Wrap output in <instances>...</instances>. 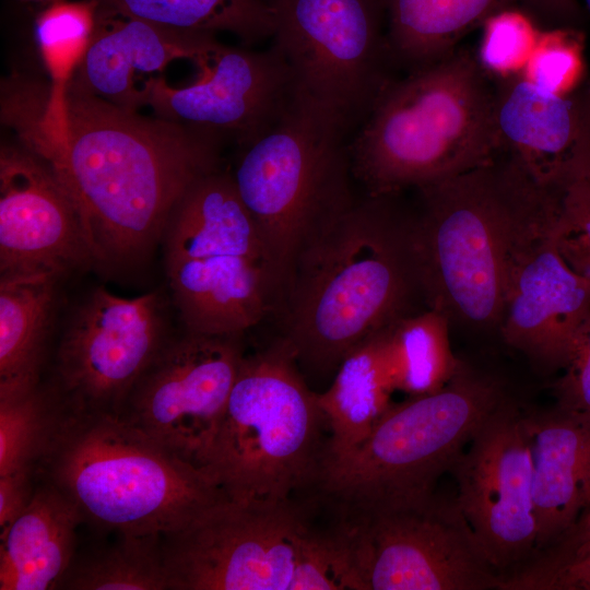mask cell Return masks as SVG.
Returning <instances> with one entry per match:
<instances>
[{"label": "cell", "instance_id": "1", "mask_svg": "<svg viewBox=\"0 0 590 590\" xmlns=\"http://www.w3.org/2000/svg\"><path fill=\"white\" fill-rule=\"evenodd\" d=\"M33 92L22 96L32 123L17 129L74 200L92 263L144 260L189 187L217 168V139L68 85L46 99Z\"/></svg>", "mask_w": 590, "mask_h": 590}, {"label": "cell", "instance_id": "2", "mask_svg": "<svg viewBox=\"0 0 590 590\" xmlns=\"http://www.w3.org/2000/svg\"><path fill=\"white\" fill-rule=\"evenodd\" d=\"M396 196L354 198L299 248L278 314L299 368L324 377L421 295L411 214Z\"/></svg>", "mask_w": 590, "mask_h": 590}, {"label": "cell", "instance_id": "3", "mask_svg": "<svg viewBox=\"0 0 590 590\" xmlns=\"http://www.w3.org/2000/svg\"><path fill=\"white\" fill-rule=\"evenodd\" d=\"M417 191L411 243L427 307L470 327L499 326L515 267L555 220L556 194L500 150Z\"/></svg>", "mask_w": 590, "mask_h": 590}, {"label": "cell", "instance_id": "4", "mask_svg": "<svg viewBox=\"0 0 590 590\" xmlns=\"http://www.w3.org/2000/svg\"><path fill=\"white\" fill-rule=\"evenodd\" d=\"M496 82L458 47L394 80L350 144L351 167L370 196L416 190L474 168L498 152Z\"/></svg>", "mask_w": 590, "mask_h": 590}, {"label": "cell", "instance_id": "5", "mask_svg": "<svg viewBox=\"0 0 590 590\" xmlns=\"http://www.w3.org/2000/svg\"><path fill=\"white\" fill-rule=\"evenodd\" d=\"M36 472L84 520L121 534L165 535L228 499L204 470L120 415L63 404Z\"/></svg>", "mask_w": 590, "mask_h": 590}, {"label": "cell", "instance_id": "6", "mask_svg": "<svg viewBox=\"0 0 590 590\" xmlns=\"http://www.w3.org/2000/svg\"><path fill=\"white\" fill-rule=\"evenodd\" d=\"M318 394L281 335L245 353L202 464L228 499L287 500L316 489L330 439Z\"/></svg>", "mask_w": 590, "mask_h": 590}, {"label": "cell", "instance_id": "7", "mask_svg": "<svg viewBox=\"0 0 590 590\" xmlns=\"http://www.w3.org/2000/svg\"><path fill=\"white\" fill-rule=\"evenodd\" d=\"M507 397L496 379L462 365L442 389L391 403L362 442L324 462L316 492L349 515L425 507Z\"/></svg>", "mask_w": 590, "mask_h": 590}, {"label": "cell", "instance_id": "8", "mask_svg": "<svg viewBox=\"0 0 590 590\" xmlns=\"http://www.w3.org/2000/svg\"><path fill=\"white\" fill-rule=\"evenodd\" d=\"M166 280L185 330L239 334L279 311L282 284L231 174L197 179L162 238Z\"/></svg>", "mask_w": 590, "mask_h": 590}, {"label": "cell", "instance_id": "9", "mask_svg": "<svg viewBox=\"0 0 590 590\" xmlns=\"http://www.w3.org/2000/svg\"><path fill=\"white\" fill-rule=\"evenodd\" d=\"M346 135L332 118L295 97L270 128L243 145L231 174L273 261L282 295L306 239L355 198Z\"/></svg>", "mask_w": 590, "mask_h": 590}, {"label": "cell", "instance_id": "10", "mask_svg": "<svg viewBox=\"0 0 590 590\" xmlns=\"http://www.w3.org/2000/svg\"><path fill=\"white\" fill-rule=\"evenodd\" d=\"M294 96L347 133L394 81L385 0H266Z\"/></svg>", "mask_w": 590, "mask_h": 590}, {"label": "cell", "instance_id": "11", "mask_svg": "<svg viewBox=\"0 0 590 590\" xmlns=\"http://www.w3.org/2000/svg\"><path fill=\"white\" fill-rule=\"evenodd\" d=\"M308 520L305 497L225 499L162 535L169 589L291 590Z\"/></svg>", "mask_w": 590, "mask_h": 590}, {"label": "cell", "instance_id": "12", "mask_svg": "<svg viewBox=\"0 0 590 590\" xmlns=\"http://www.w3.org/2000/svg\"><path fill=\"white\" fill-rule=\"evenodd\" d=\"M346 516L354 590H500L455 499Z\"/></svg>", "mask_w": 590, "mask_h": 590}, {"label": "cell", "instance_id": "13", "mask_svg": "<svg viewBox=\"0 0 590 590\" xmlns=\"http://www.w3.org/2000/svg\"><path fill=\"white\" fill-rule=\"evenodd\" d=\"M158 292L133 298L104 287L72 312L56 354L60 400L73 411L119 414L170 338Z\"/></svg>", "mask_w": 590, "mask_h": 590}, {"label": "cell", "instance_id": "14", "mask_svg": "<svg viewBox=\"0 0 590 590\" xmlns=\"http://www.w3.org/2000/svg\"><path fill=\"white\" fill-rule=\"evenodd\" d=\"M243 337L185 330L169 339L118 415L202 469L246 353Z\"/></svg>", "mask_w": 590, "mask_h": 590}, {"label": "cell", "instance_id": "15", "mask_svg": "<svg viewBox=\"0 0 590 590\" xmlns=\"http://www.w3.org/2000/svg\"><path fill=\"white\" fill-rule=\"evenodd\" d=\"M523 411L507 397L450 469L455 498L479 546L503 579L535 551L532 464Z\"/></svg>", "mask_w": 590, "mask_h": 590}, {"label": "cell", "instance_id": "16", "mask_svg": "<svg viewBox=\"0 0 590 590\" xmlns=\"http://www.w3.org/2000/svg\"><path fill=\"white\" fill-rule=\"evenodd\" d=\"M191 61L198 69L188 85L158 79L150 93L157 118L215 139L235 138L241 146L270 128L294 96L288 69L271 47L253 51L229 47L210 36Z\"/></svg>", "mask_w": 590, "mask_h": 590}, {"label": "cell", "instance_id": "17", "mask_svg": "<svg viewBox=\"0 0 590 590\" xmlns=\"http://www.w3.org/2000/svg\"><path fill=\"white\" fill-rule=\"evenodd\" d=\"M79 210L54 169L27 150L0 154V275L91 263Z\"/></svg>", "mask_w": 590, "mask_h": 590}, {"label": "cell", "instance_id": "18", "mask_svg": "<svg viewBox=\"0 0 590 590\" xmlns=\"http://www.w3.org/2000/svg\"><path fill=\"white\" fill-rule=\"evenodd\" d=\"M555 220L519 258L499 323L508 345L546 369L565 368L590 319V278L560 250Z\"/></svg>", "mask_w": 590, "mask_h": 590}, {"label": "cell", "instance_id": "19", "mask_svg": "<svg viewBox=\"0 0 590 590\" xmlns=\"http://www.w3.org/2000/svg\"><path fill=\"white\" fill-rule=\"evenodd\" d=\"M495 82L498 150L555 193L590 150V82L569 94L545 91L521 74Z\"/></svg>", "mask_w": 590, "mask_h": 590}, {"label": "cell", "instance_id": "20", "mask_svg": "<svg viewBox=\"0 0 590 590\" xmlns=\"http://www.w3.org/2000/svg\"><path fill=\"white\" fill-rule=\"evenodd\" d=\"M212 35L176 31L97 7L92 39L68 86L135 111L148 105L167 66L191 60Z\"/></svg>", "mask_w": 590, "mask_h": 590}, {"label": "cell", "instance_id": "21", "mask_svg": "<svg viewBox=\"0 0 590 590\" xmlns=\"http://www.w3.org/2000/svg\"><path fill=\"white\" fill-rule=\"evenodd\" d=\"M522 422L532 464L535 554L590 506V418L555 405L523 411Z\"/></svg>", "mask_w": 590, "mask_h": 590}, {"label": "cell", "instance_id": "22", "mask_svg": "<svg viewBox=\"0 0 590 590\" xmlns=\"http://www.w3.org/2000/svg\"><path fill=\"white\" fill-rule=\"evenodd\" d=\"M78 507L46 481L7 531L0 534V589L61 588L73 564Z\"/></svg>", "mask_w": 590, "mask_h": 590}, {"label": "cell", "instance_id": "23", "mask_svg": "<svg viewBox=\"0 0 590 590\" xmlns=\"http://www.w3.org/2000/svg\"><path fill=\"white\" fill-rule=\"evenodd\" d=\"M60 278L55 273L0 275V401L39 387Z\"/></svg>", "mask_w": 590, "mask_h": 590}, {"label": "cell", "instance_id": "24", "mask_svg": "<svg viewBox=\"0 0 590 590\" xmlns=\"http://www.w3.org/2000/svg\"><path fill=\"white\" fill-rule=\"evenodd\" d=\"M523 0H385L387 37L396 67L409 72L453 52L493 15Z\"/></svg>", "mask_w": 590, "mask_h": 590}, {"label": "cell", "instance_id": "25", "mask_svg": "<svg viewBox=\"0 0 590 590\" xmlns=\"http://www.w3.org/2000/svg\"><path fill=\"white\" fill-rule=\"evenodd\" d=\"M385 329L357 345L342 361L331 386L318 394L330 429L324 462L362 442L392 403L394 389L384 354Z\"/></svg>", "mask_w": 590, "mask_h": 590}, {"label": "cell", "instance_id": "26", "mask_svg": "<svg viewBox=\"0 0 590 590\" xmlns=\"http://www.w3.org/2000/svg\"><path fill=\"white\" fill-rule=\"evenodd\" d=\"M449 319L434 309L406 315L384 331L391 385L409 397L442 389L460 370L449 341Z\"/></svg>", "mask_w": 590, "mask_h": 590}, {"label": "cell", "instance_id": "27", "mask_svg": "<svg viewBox=\"0 0 590 590\" xmlns=\"http://www.w3.org/2000/svg\"><path fill=\"white\" fill-rule=\"evenodd\" d=\"M120 12L181 32H228L247 44L272 37L274 23L266 0H94Z\"/></svg>", "mask_w": 590, "mask_h": 590}, {"label": "cell", "instance_id": "28", "mask_svg": "<svg viewBox=\"0 0 590 590\" xmlns=\"http://www.w3.org/2000/svg\"><path fill=\"white\" fill-rule=\"evenodd\" d=\"M122 539L85 563L72 564L61 587L75 590H165L162 535L121 534Z\"/></svg>", "mask_w": 590, "mask_h": 590}, {"label": "cell", "instance_id": "29", "mask_svg": "<svg viewBox=\"0 0 590 590\" xmlns=\"http://www.w3.org/2000/svg\"><path fill=\"white\" fill-rule=\"evenodd\" d=\"M61 409L39 387L0 401V476L37 471Z\"/></svg>", "mask_w": 590, "mask_h": 590}, {"label": "cell", "instance_id": "30", "mask_svg": "<svg viewBox=\"0 0 590 590\" xmlns=\"http://www.w3.org/2000/svg\"><path fill=\"white\" fill-rule=\"evenodd\" d=\"M96 16L94 0L58 2L38 16L36 40L52 92H62L72 79L92 39Z\"/></svg>", "mask_w": 590, "mask_h": 590}, {"label": "cell", "instance_id": "31", "mask_svg": "<svg viewBox=\"0 0 590 590\" xmlns=\"http://www.w3.org/2000/svg\"><path fill=\"white\" fill-rule=\"evenodd\" d=\"M519 74L556 94L578 90L588 82L582 33L576 27L543 28Z\"/></svg>", "mask_w": 590, "mask_h": 590}, {"label": "cell", "instance_id": "32", "mask_svg": "<svg viewBox=\"0 0 590 590\" xmlns=\"http://www.w3.org/2000/svg\"><path fill=\"white\" fill-rule=\"evenodd\" d=\"M475 58L494 80L519 74L535 46L542 27L520 8L491 16L481 27Z\"/></svg>", "mask_w": 590, "mask_h": 590}, {"label": "cell", "instance_id": "33", "mask_svg": "<svg viewBox=\"0 0 590 590\" xmlns=\"http://www.w3.org/2000/svg\"><path fill=\"white\" fill-rule=\"evenodd\" d=\"M555 194L558 246L569 262L590 278V150Z\"/></svg>", "mask_w": 590, "mask_h": 590}, {"label": "cell", "instance_id": "34", "mask_svg": "<svg viewBox=\"0 0 590 590\" xmlns=\"http://www.w3.org/2000/svg\"><path fill=\"white\" fill-rule=\"evenodd\" d=\"M500 590H590V550L556 563H526L504 578Z\"/></svg>", "mask_w": 590, "mask_h": 590}, {"label": "cell", "instance_id": "35", "mask_svg": "<svg viewBox=\"0 0 590 590\" xmlns=\"http://www.w3.org/2000/svg\"><path fill=\"white\" fill-rule=\"evenodd\" d=\"M563 370L554 385L556 406L590 418V319L580 331Z\"/></svg>", "mask_w": 590, "mask_h": 590}, {"label": "cell", "instance_id": "36", "mask_svg": "<svg viewBox=\"0 0 590 590\" xmlns=\"http://www.w3.org/2000/svg\"><path fill=\"white\" fill-rule=\"evenodd\" d=\"M590 550V506L553 543L536 552L527 563L551 564Z\"/></svg>", "mask_w": 590, "mask_h": 590}, {"label": "cell", "instance_id": "37", "mask_svg": "<svg viewBox=\"0 0 590 590\" xmlns=\"http://www.w3.org/2000/svg\"><path fill=\"white\" fill-rule=\"evenodd\" d=\"M33 472L20 471L0 476V531H7L33 495Z\"/></svg>", "mask_w": 590, "mask_h": 590}, {"label": "cell", "instance_id": "38", "mask_svg": "<svg viewBox=\"0 0 590 590\" xmlns=\"http://www.w3.org/2000/svg\"><path fill=\"white\" fill-rule=\"evenodd\" d=\"M520 9L543 28L575 27L580 16L577 0H523Z\"/></svg>", "mask_w": 590, "mask_h": 590}, {"label": "cell", "instance_id": "39", "mask_svg": "<svg viewBox=\"0 0 590 590\" xmlns=\"http://www.w3.org/2000/svg\"><path fill=\"white\" fill-rule=\"evenodd\" d=\"M585 1H586V4H587V7H588V9L590 11V0H585Z\"/></svg>", "mask_w": 590, "mask_h": 590}]
</instances>
